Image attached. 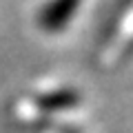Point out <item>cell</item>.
<instances>
[{
    "mask_svg": "<svg viewBox=\"0 0 133 133\" xmlns=\"http://www.w3.org/2000/svg\"><path fill=\"white\" fill-rule=\"evenodd\" d=\"M82 0H51L38 16V24L49 33H56L71 22Z\"/></svg>",
    "mask_w": 133,
    "mask_h": 133,
    "instance_id": "1",
    "label": "cell"
}]
</instances>
